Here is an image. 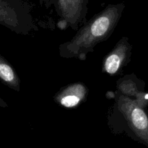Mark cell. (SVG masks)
<instances>
[{
  "label": "cell",
  "mask_w": 148,
  "mask_h": 148,
  "mask_svg": "<svg viewBox=\"0 0 148 148\" xmlns=\"http://www.w3.org/2000/svg\"><path fill=\"white\" fill-rule=\"evenodd\" d=\"M116 108L126 123V131L133 139L148 147V112L136 100L119 92Z\"/></svg>",
  "instance_id": "cell-2"
},
{
  "label": "cell",
  "mask_w": 148,
  "mask_h": 148,
  "mask_svg": "<svg viewBox=\"0 0 148 148\" xmlns=\"http://www.w3.org/2000/svg\"><path fill=\"white\" fill-rule=\"evenodd\" d=\"M41 1H43V2L45 3L46 4H53V3H54L55 1H56V0H40Z\"/></svg>",
  "instance_id": "cell-10"
},
{
  "label": "cell",
  "mask_w": 148,
  "mask_h": 148,
  "mask_svg": "<svg viewBox=\"0 0 148 148\" xmlns=\"http://www.w3.org/2000/svg\"><path fill=\"white\" fill-rule=\"evenodd\" d=\"M124 4H110L77 30L68 41L59 46V55L64 58H77L85 60L89 52L98 44L107 40L121 19Z\"/></svg>",
  "instance_id": "cell-1"
},
{
  "label": "cell",
  "mask_w": 148,
  "mask_h": 148,
  "mask_svg": "<svg viewBox=\"0 0 148 148\" xmlns=\"http://www.w3.org/2000/svg\"><path fill=\"white\" fill-rule=\"evenodd\" d=\"M0 81L16 91H20V79L14 68L0 54Z\"/></svg>",
  "instance_id": "cell-8"
},
{
  "label": "cell",
  "mask_w": 148,
  "mask_h": 148,
  "mask_svg": "<svg viewBox=\"0 0 148 148\" xmlns=\"http://www.w3.org/2000/svg\"><path fill=\"white\" fill-rule=\"evenodd\" d=\"M0 25L17 34L27 35L37 30L22 0H0Z\"/></svg>",
  "instance_id": "cell-3"
},
{
  "label": "cell",
  "mask_w": 148,
  "mask_h": 148,
  "mask_svg": "<svg viewBox=\"0 0 148 148\" xmlns=\"http://www.w3.org/2000/svg\"><path fill=\"white\" fill-rule=\"evenodd\" d=\"M88 0H56V12L60 17L59 24L77 30L85 21Z\"/></svg>",
  "instance_id": "cell-4"
},
{
  "label": "cell",
  "mask_w": 148,
  "mask_h": 148,
  "mask_svg": "<svg viewBox=\"0 0 148 148\" xmlns=\"http://www.w3.org/2000/svg\"><path fill=\"white\" fill-rule=\"evenodd\" d=\"M88 89L80 82L74 83L63 87L53 97V100L58 104L72 108L86 100Z\"/></svg>",
  "instance_id": "cell-6"
},
{
  "label": "cell",
  "mask_w": 148,
  "mask_h": 148,
  "mask_svg": "<svg viewBox=\"0 0 148 148\" xmlns=\"http://www.w3.org/2000/svg\"><path fill=\"white\" fill-rule=\"evenodd\" d=\"M132 56V45L127 37H122L103 60L102 71L110 75H119L129 63Z\"/></svg>",
  "instance_id": "cell-5"
},
{
  "label": "cell",
  "mask_w": 148,
  "mask_h": 148,
  "mask_svg": "<svg viewBox=\"0 0 148 148\" xmlns=\"http://www.w3.org/2000/svg\"><path fill=\"white\" fill-rule=\"evenodd\" d=\"M0 107H8V104L7 103L0 97Z\"/></svg>",
  "instance_id": "cell-9"
},
{
  "label": "cell",
  "mask_w": 148,
  "mask_h": 148,
  "mask_svg": "<svg viewBox=\"0 0 148 148\" xmlns=\"http://www.w3.org/2000/svg\"><path fill=\"white\" fill-rule=\"evenodd\" d=\"M145 84L134 74L125 75L117 81V90L119 94L136 100L139 104L147 107L148 94L145 93Z\"/></svg>",
  "instance_id": "cell-7"
}]
</instances>
